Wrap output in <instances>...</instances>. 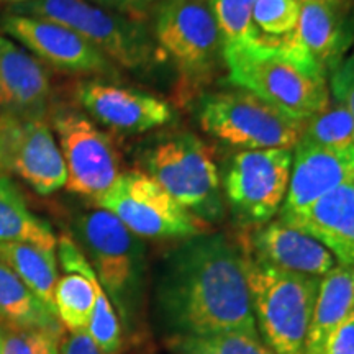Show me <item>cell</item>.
<instances>
[{
  "label": "cell",
  "instance_id": "7402d4cb",
  "mask_svg": "<svg viewBox=\"0 0 354 354\" xmlns=\"http://www.w3.org/2000/svg\"><path fill=\"white\" fill-rule=\"evenodd\" d=\"M0 259L48 308L55 312V287L57 282L56 251L32 243L6 241L0 243Z\"/></svg>",
  "mask_w": 354,
  "mask_h": 354
},
{
  "label": "cell",
  "instance_id": "277c9868",
  "mask_svg": "<svg viewBox=\"0 0 354 354\" xmlns=\"http://www.w3.org/2000/svg\"><path fill=\"white\" fill-rule=\"evenodd\" d=\"M10 12L55 21L73 30L122 68H149L156 59V43L143 20L107 10L87 0H32L12 6Z\"/></svg>",
  "mask_w": 354,
  "mask_h": 354
},
{
  "label": "cell",
  "instance_id": "f1b7e54d",
  "mask_svg": "<svg viewBox=\"0 0 354 354\" xmlns=\"http://www.w3.org/2000/svg\"><path fill=\"white\" fill-rule=\"evenodd\" d=\"M2 354H59L64 331L3 325Z\"/></svg>",
  "mask_w": 354,
  "mask_h": 354
},
{
  "label": "cell",
  "instance_id": "836d02e7",
  "mask_svg": "<svg viewBox=\"0 0 354 354\" xmlns=\"http://www.w3.org/2000/svg\"><path fill=\"white\" fill-rule=\"evenodd\" d=\"M32 2V0H0V3H12V6H19V3Z\"/></svg>",
  "mask_w": 354,
  "mask_h": 354
},
{
  "label": "cell",
  "instance_id": "5bb4252c",
  "mask_svg": "<svg viewBox=\"0 0 354 354\" xmlns=\"http://www.w3.org/2000/svg\"><path fill=\"white\" fill-rule=\"evenodd\" d=\"M77 104L104 127L136 135L171 122L172 110L166 100L105 81H82L74 91Z\"/></svg>",
  "mask_w": 354,
  "mask_h": 354
},
{
  "label": "cell",
  "instance_id": "4fadbf2b",
  "mask_svg": "<svg viewBox=\"0 0 354 354\" xmlns=\"http://www.w3.org/2000/svg\"><path fill=\"white\" fill-rule=\"evenodd\" d=\"M0 30L6 37L19 41L37 59L57 71L117 77V66L104 53L73 30L55 21L8 12L0 19Z\"/></svg>",
  "mask_w": 354,
  "mask_h": 354
},
{
  "label": "cell",
  "instance_id": "d590c367",
  "mask_svg": "<svg viewBox=\"0 0 354 354\" xmlns=\"http://www.w3.org/2000/svg\"><path fill=\"white\" fill-rule=\"evenodd\" d=\"M210 2H212V3H214V0H210Z\"/></svg>",
  "mask_w": 354,
  "mask_h": 354
},
{
  "label": "cell",
  "instance_id": "3957f363",
  "mask_svg": "<svg viewBox=\"0 0 354 354\" xmlns=\"http://www.w3.org/2000/svg\"><path fill=\"white\" fill-rule=\"evenodd\" d=\"M243 251L259 336L276 354H305L320 277L281 271Z\"/></svg>",
  "mask_w": 354,
  "mask_h": 354
},
{
  "label": "cell",
  "instance_id": "6da1fadb",
  "mask_svg": "<svg viewBox=\"0 0 354 354\" xmlns=\"http://www.w3.org/2000/svg\"><path fill=\"white\" fill-rule=\"evenodd\" d=\"M156 300L172 335H259L245 251L220 233L187 238L167 256Z\"/></svg>",
  "mask_w": 354,
  "mask_h": 354
},
{
  "label": "cell",
  "instance_id": "4dcf8cb0",
  "mask_svg": "<svg viewBox=\"0 0 354 354\" xmlns=\"http://www.w3.org/2000/svg\"><path fill=\"white\" fill-rule=\"evenodd\" d=\"M322 354H354V310L330 331Z\"/></svg>",
  "mask_w": 354,
  "mask_h": 354
},
{
  "label": "cell",
  "instance_id": "cb8c5ba5",
  "mask_svg": "<svg viewBox=\"0 0 354 354\" xmlns=\"http://www.w3.org/2000/svg\"><path fill=\"white\" fill-rule=\"evenodd\" d=\"M167 344L174 354H276L259 335L241 331L203 336L171 335Z\"/></svg>",
  "mask_w": 354,
  "mask_h": 354
},
{
  "label": "cell",
  "instance_id": "d6986e66",
  "mask_svg": "<svg viewBox=\"0 0 354 354\" xmlns=\"http://www.w3.org/2000/svg\"><path fill=\"white\" fill-rule=\"evenodd\" d=\"M282 221L317 238L338 264L354 266V179L318 198L304 214Z\"/></svg>",
  "mask_w": 354,
  "mask_h": 354
},
{
  "label": "cell",
  "instance_id": "484cf974",
  "mask_svg": "<svg viewBox=\"0 0 354 354\" xmlns=\"http://www.w3.org/2000/svg\"><path fill=\"white\" fill-rule=\"evenodd\" d=\"M87 274L92 284L95 287V305L92 312L91 323H88L87 333L94 339L105 354H117L122 348V325L115 312L113 304L110 302L109 295L102 289L99 279H97L91 263L87 266Z\"/></svg>",
  "mask_w": 354,
  "mask_h": 354
},
{
  "label": "cell",
  "instance_id": "603a6c76",
  "mask_svg": "<svg viewBox=\"0 0 354 354\" xmlns=\"http://www.w3.org/2000/svg\"><path fill=\"white\" fill-rule=\"evenodd\" d=\"M0 320L17 328L64 331L56 313L48 308L20 277L0 259Z\"/></svg>",
  "mask_w": 354,
  "mask_h": 354
},
{
  "label": "cell",
  "instance_id": "8fae6325",
  "mask_svg": "<svg viewBox=\"0 0 354 354\" xmlns=\"http://www.w3.org/2000/svg\"><path fill=\"white\" fill-rule=\"evenodd\" d=\"M66 166L71 194L97 201L120 176V159L113 141L91 118L69 109L56 110L51 118Z\"/></svg>",
  "mask_w": 354,
  "mask_h": 354
},
{
  "label": "cell",
  "instance_id": "7c38bea8",
  "mask_svg": "<svg viewBox=\"0 0 354 354\" xmlns=\"http://www.w3.org/2000/svg\"><path fill=\"white\" fill-rule=\"evenodd\" d=\"M0 171L20 177L39 196L64 187V159L44 115H0Z\"/></svg>",
  "mask_w": 354,
  "mask_h": 354
},
{
  "label": "cell",
  "instance_id": "8d00e7d4",
  "mask_svg": "<svg viewBox=\"0 0 354 354\" xmlns=\"http://www.w3.org/2000/svg\"><path fill=\"white\" fill-rule=\"evenodd\" d=\"M0 174H2V171H0Z\"/></svg>",
  "mask_w": 354,
  "mask_h": 354
},
{
  "label": "cell",
  "instance_id": "ffe728a7",
  "mask_svg": "<svg viewBox=\"0 0 354 354\" xmlns=\"http://www.w3.org/2000/svg\"><path fill=\"white\" fill-rule=\"evenodd\" d=\"M354 310V266L336 264L320 279L305 354H322L330 331Z\"/></svg>",
  "mask_w": 354,
  "mask_h": 354
},
{
  "label": "cell",
  "instance_id": "e575fe53",
  "mask_svg": "<svg viewBox=\"0 0 354 354\" xmlns=\"http://www.w3.org/2000/svg\"><path fill=\"white\" fill-rule=\"evenodd\" d=\"M0 354H2V331H0Z\"/></svg>",
  "mask_w": 354,
  "mask_h": 354
},
{
  "label": "cell",
  "instance_id": "83f0119b",
  "mask_svg": "<svg viewBox=\"0 0 354 354\" xmlns=\"http://www.w3.org/2000/svg\"><path fill=\"white\" fill-rule=\"evenodd\" d=\"M300 19V0H256L251 20L261 37L282 38L295 32Z\"/></svg>",
  "mask_w": 354,
  "mask_h": 354
},
{
  "label": "cell",
  "instance_id": "52a82bcc",
  "mask_svg": "<svg viewBox=\"0 0 354 354\" xmlns=\"http://www.w3.org/2000/svg\"><path fill=\"white\" fill-rule=\"evenodd\" d=\"M202 130L223 143L251 149H294L304 122L279 112L248 91H225L207 95L198 110Z\"/></svg>",
  "mask_w": 354,
  "mask_h": 354
},
{
  "label": "cell",
  "instance_id": "4316f807",
  "mask_svg": "<svg viewBox=\"0 0 354 354\" xmlns=\"http://www.w3.org/2000/svg\"><path fill=\"white\" fill-rule=\"evenodd\" d=\"M256 0H214V10L223 46L251 43L261 35L251 20Z\"/></svg>",
  "mask_w": 354,
  "mask_h": 354
},
{
  "label": "cell",
  "instance_id": "9a60e30c",
  "mask_svg": "<svg viewBox=\"0 0 354 354\" xmlns=\"http://www.w3.org/2000/svg\"><path fill=\"white\" fill-rule=\"evenodd\" d=\"M354 179V145L320 146L300 140L294 148L287 196L279 218L304 214L318 198Z\"/></svg>",
  "mask_w": 354,
  "mask_h": 354
},
{
  "label": "cell",
  "instance_id": "44dd1931",
  "mask_svg": "<svg viewBox=\"0 0 354 354\" xmlns=\"http://www.w3.org/2000/svg\"><path fill=\"white\" fill-rule=\"evenodd\" d=\"M19 241L57 250L56 234L48 221L35 215L7 174H0V243Z\"/></svg>",
  "mask_w": 354,
  "mask_h": 354
},
{
  "label": "cell",
  "instance_id": "5b68a950",
  "mask_svg": "<svg viewBox=\"0 0 354 354\" xmlns=\"http://www.w3.org/2000/svg\"><path fill=\"white\" fill-rule=\"evenodd\" d=\"M153 38L174 61L185 86L210 81L223 61V41L210 0H159Z\"/></svg>",
  "mask_w": 354,
  "mask_h": 354
},
{
  "label": "cell",
  "instance_id": "9c48e42d",
  "mask_svg": "<svg viewBox=\"0 0 354 354\" xmlns=\"http://www.w3.org/2000/svg\"><path fill=\"white\" fill-rule=\"evenodd\" d=\"M133 234L149 240H187L207 233L205 223L179 205L151 176L128 171L97 198Z\"/></svg>",
  "mask_w": 354,
  "mask_h": 354
},
{
  "label": "cell",
  "instance_id": "8992f818",
  "mask_svg": "<svg viewBox=\"0 0 354 354\" xmlns=\"http://www.w3.org/2000/svg\"><path fill=\"white\" fill-rule=\"evenodd\" d=\"M149 176L202 221L223 214L221 183L210 148L192 133H174L148 153Z\"/></svg>",
  "mask_w": 354,
  "mask_h": 354
},
{
  "label": "cell",
  "instance_id": "30bf717a",
  "mask_svg": "<svg viewBox=\"0 0 354 354\" xmlns=\"http://www.w3.org/2000/svg\"><path fill=\"white\" fill-rule=\"evenodd\" d=\"M294 149H251L234 154L225 176V196L236 220L263 227L284 205Z\"/></svg>",
  "mask_w": 354,
  "mask_h": 354
},
{
  "label": "cell",
  "instance_id": "f546056e",
  "mask_svg": "<svg viewBox=\"0 0 354 354\" xmlns=\"http://www.w3.org/2000/svg\"><path fill=\"white\" fill-rule=\"evenodd\" d=\"M328 87L331 97L348 109L354 122V50L330 74Z\"/></svg>",
  "mask_w": 354,
  "mask_h": 354
},
{
  "label": "cell",
  "instance_id": "7a4b0ae2",
  "mask_svg": "<svg viewBox=\"0 0 354 354\" xmlns=\"http://www.w3.org/2000/svg\"><path fill=\"white\" fill-rule=\"evenodd\" d=\"M223 64L233 86L297 122L308 120L331 99L328 76L292 33L223 46Z\"/></svg>",
  "mask_w": 354,
  "mask_h": 354
},
{
  "label": "cell",
  "instance_id": "d6a6232c",
  "mask_svg": "<svg viewBox=\"0 0 354 354\" xmlns=\"http://www.w3.org/2000/svg\"><path fill=\"white\" fill-rule=\"evenodd\" d=\"M59 354H105L97 346L94 339L87 331H77V333H69L64 336L61 343Z\"/></svg>",
  "mask_w": 354,
  "mask_h": 354
},
{
  "label": "cell",
  "instance_id": "ac0fdd59",
  "mask_svg": "<svg viewBox=\"0 0 354 354\" xmlns=\"http://www.w3.org/2000/svg\"><path fill=\"white\" fill-rule=\"evenodd\" d=\"M50 97L51 81L44 66L0 35V115H44Z\"/></svg>",
  "mask_w": 354,
  "mask_h": 354
},
{
  "label": "cell",
  "instance_id": "d4e9b609",
  "mask_svg": "<svg viewBox=\"0 0 354 354\" xmlns=\"http://www.w3.org/2000/svg\"><path fill=\"white\" fill-rule=\"evenodd\" d=\"M300 140L335 148L354 145V122L348 109L331 97L325 109L304 122Z\"/></svg>",
  "mask_w": 354,
  "mask_h": 354
},
{
  "label": "cell",
  "instance_id": "2e32d148",
  "mask_svg": "<svg viewBox=\"0 0 354 354\" xmlns=\"http://www.w3.org/2000/svg\"><path fill=\"white\" fill-rule=\"evenodd\" d=\"M292 35L330 76L354 44L353 0H300V19Z\"/></svg>",
  "mask_w": 354,
  "mask_h": 354
},
{
  "label": "cell",
  "instance_id": "1f68e13d",
  "mask_svg": "<svg viewBox=\"0 0 354 354\" xmlns=\"http://www.w3.org/2000/svg\"><path fill=\"white\" fill-rule=\"evenodd\" d=\"M87 2L107 8V10L123 13V15L131 17V19L143 20L146 12L153 6H156L159 0H87Z\"/></svg>",
  "mask_w": 354,
  "mask_h": 354
},
{
  "label": "cell",
  "instance_id": "e0dca14e",
  "mask_svg": "<svg viewBox=\"0 0 354 354\" xmlns=\"http://www.w3.org/2000/svg\"><path fill=\"white\" fill-rule=\"evenodd\" d=\"M246 251L254 259L281 271L310 277L322 279L338 264L328 248L317 238L279 218L256 228Z\"/></svg>",
  "mask_w": 354,
  "mask_h": 354
},
{
  "label": "cell",
  "instance_id": "ba28073f",
  "mask_svg": "<svg viewBox=\"0 0 354 354\" xmlns=\"http://www.w3.org/2000/svg\"><path fill=\"white\" fill-rule=\"evenodd\" d=\"M76 233L92 261L91 266L102 289L113 300L123 320L128 322L143 274V243L117 216L104 209L79 216Z\"/></svg>",
  "mask_w": 354,
  "mask_h": 354
}]
</instances>
